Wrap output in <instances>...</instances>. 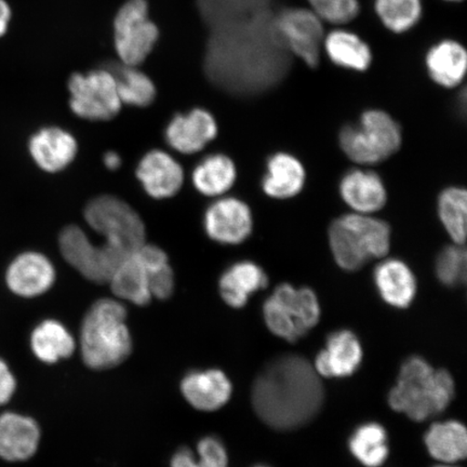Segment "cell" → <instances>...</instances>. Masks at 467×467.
Returning a JSON list of instances; mask_svg holds the SVG:
<instances>
[{"mask_svg": "<svg viewBox=\"0 0 467 467\" xmlns=\"http://www.w3.org/2000/svg\"><path fill=\"white\" fill-rule=\"evenodd\" d=\"M291 56L278 36L272 8L209 28L203 69L219 89L253 97L285 78Z\"/></svg>", "mask_w": 467, "mask_h": 467, "instance_id": "obj_1", "label": "cell"}, {"mask_svg": "<svg viewBox=\"0 0 467 467\" xmlns=\"http://www.w3.org/2000/svg\"><path fill=\"white\" fill-rule=\"evenodd\" d=\"M324 401L318 373L299 355L271 361L255 379L253 405L263 422L278 431H291L311 422Z\"/></svg>", "mask_w": 467, "mask_h": 467, "instance_id": "obj_2", "label": "cell"}, {"mask_svg": "<svg viewBox=\"0 0 467 467\" xmlns=\"http://www.w3.org/2000/svg\"><path fill=\"white\" fill-rule=\"evenodd\" d=\"M121 302L102 299L88 309L81 324L79 346L84 364L92 370L121 365L132 352V337Z\"/></svg>", "mask_w": 467, "mask_h": 467, "instance_id": "obj_3", "label": "cell"}, {"mask_svg": "<svg viewBox=\"0 0 467 467\" xmlns=\"http://www.w3.org/2000/svg\"><path fill=\"white\" fill-rule=\"evenodd\" d=\"M454 396L453 379L446 370H435L418 356L407 359L389 395V406L413 421H425L446 410Z\"/></svg>", "mask_w": 467, "mask_h": 467, "instance_id": "obj_4", "label": "cell"}, {"mask_svg": "<svg viewBox=\"0 0 467 467\" xmlns=\"http://www.w3.org/2000/svg\"><path fill=\"white\" fill-rule=\"evenodd\" d=\"M329 244L337 265L355 272L370 260L388 254L390 229L387 222L369 215H343L330 225Z\"/></svg>", "mask_w": 467, "mask_h": 467, "instance_id": "obj_5", "label": "cell"}, {"mask_svg": "<svg viewBox=\"0 0 467 467\" xmlns=\"http://www.w3.org/2000/svg\"><path fill=\"white\" fill-rule=\"evenodd\" d=\"M338 140L349 160L361 165H375L400 150L402 137L400 127L392 117L371 109L361 115L358 126L344 127Z\"/></svg>", "mask_w": 467, "mask_h": 467, "instance_id": "obj_6", "label": "cell"}, {"mask_svg": "<svg viewBox=\"0 0 467 467\" xmlns=\"http://www.w3.org/2000/svg\"><path fill=\"white\" fill-rule=\"evenodd\" d=\"M263 315L274 335L296 342L318 324L320 306L311 289H296L283 284L265 301Z\"/></svg>", "mask_w": 467, "mask_h": 467, "instance_id": "obj_7", "label": "cell"}, {"mask_svg": "<svg viewBox=\"0 0 467 467\" xmlns=\"http://www.w3.org/2000/svg\"><path fill=\"white\" fill-rule=\"evenodd\" d=\"M85 219L93 231L104 236L105 243L136 253L145 244V226L140 215L124 201L100 196L87 204Z\"/></svg>", "mask_w": 467, "mask_h": 467, "instance_id": "obj_8", "label": "cell"}, {"mask_svg": "<svg viewBox=\"0 0 467 467\" xmlns=\"http://www.w3.org/2000/svg\"><path fill=\"white\" fill-rule=\"evenodd\" d=\"M60 249L63 258L86 279L109 284L120 263L132 254L108 243L93 244L78 226L69 225L61 232Z\"/></svg>", "mask_w": 467, "mask_h": 467, "instance_id": "obj_9", "label": "cell"}, {"mask_svg": "<svg viewBox=\"0 0 467 467\" xmlns=\"http://www.w3.org/2000/svg\"><path fill=\"white\" fill-rule=\"evenodd\" d=\"M115 48L121 63L139 67L153 50L159 28L149 19L145 0H128L114 22Z\"/></svg>", "mask_w": 467, "mask_h": 467, "instance_id": "obj_10", "label": "cell"}, {"mask_svg": "<svg viewBox=\"0 0 467 467\" xmlns=\"http://www.w3.org/2000/svg\"><path fill=\"white\" fill-rule=\"evenodd\" d=\"M73 112L88 120H109L119 113L121 102L114 76L109 68L87 74H74L69 78Z\"/></svg>", "mask_w": 467, "mask_h": 467, "instance_id": "obj_11", "label": "cell"}, {"mask_svg": "<svg viewBox=\"0 0 467 467\" xmlns=\"http://www.w3.org/2000/svg\"><path fill=\"white\" fill-rule=\"evenodd\" d=\"M312 10L287 8L275 13V27L280 40L291 55L300 57L309 67L318 66L324 26Z\"/></svg>", "mask_w": 467, "mask_h": 467, "instance_id": "obj_12", "label": "cell"}, {"mask_svg": "<svg viewBox=\"0 0 467 467\" xmlns=\"http://www.w3.org/2000/svg\"><path fill=\"white\" fill-rule=\"evenodd\" d=\"M204 229L214 242L241 244L253 231V214L247 204L237 198H222L204 214Z\"/></svg>", "mask_w": 467, "mask_h": 467, "instance_id": "obj_13", "label": "cell"}, {"mask_svg": "<svg viewBox=\"0 0 467 467\" xmlns=\"http://www.w3.org/2000/svg\"><path fill=\"white\" fill-rule=\"evenodd\" d=\"M8 287L23 297L42 296L55 284V266L38 253L22 254L11 263L5 274Z\"/></svg>", "mask_w": 467, "mask_h": 467, "instance_id": "obj_14", "label": "cell"}, {"mask_svg": "<svg viewBox=\"0 0 467 467\" xmlns=\"http://www.w3.org/2000/svg\"><path fill=\"white\" fill-rule=\"evenodd\" d=\"M218 126L213 116L202 109L186 115H177L168 125L166 141L179 153L194 154L217 137Z\"/></svg>", "mask_w": 467, "mask_h": 467, "instance_id": "obj_15", "label": "cell"}, {"mask_svg": "<svg viewBox=\"0 0 467 467\" xmlns=\"http://www.w3.org/2000/svg\"><path fill=\"white\" fill-rule=\"evenodd\" d=\"M232 383L224 372L217 369L192 371L181 382V393L186 401L203 412L217 411L231 400Z\"/></svg>", "mask_w": 467, "mask_h": 467, "instance_id": "obj_16", "label": "cell"}, {"mask_svg": "<svg viewBox=\"0 0 467 467\" xmlns=\"http://www.w3.org/2000/svg\"><path fill=\"white\" fill-rule=\"evenodd\" d=\"M137 177L145 192L156 200L177 194L184 181L182 167L162 150H151L143 157L137 169Z\"/></svg>", "mask_w": 467, "mask_h": 467, "instance_id": "obj_17", "label": "cell"}, {"mask_svg": "<svg viewBox=\"0 0 467 467\" xmlns=\"http://www.w3.org/2000/svg\"><path fill=\"white\" fill-rule=\"evenodd\" d=\"M363 349L358 337L348 330L337 331L315 360L314 369L325 378H346L358 369Z\"/></svg>", "mask_w": 467, "mask_h": 467, "instance_id": "obj_18", "label": "cell"}, {"mask_svg": "<svg viewBox=\"0 0 467 467\" xmlns=\"http://www.w3.org/2000/svg\"><path fill=\"white\" fill-rule=\"evenodd\" d=\"M40 429L32 418L14 412L0 416V458L9 462L27 461L37 452Z\"/></svg>", "mask_w": 467, "mask_h": 467, "instance_id": "obj_19", "label": "cell"}, {"mask_svg": "<svg viewBox=\"0 0 467 467\" xmlns=\"http://www.w3.org/2000/svg\"><path fill=\"white\" fill-rule=\"evenodd\" d=\"M78 142L71 133L60 128H45L29 141V153L37 165L47 172L63 171L78 154Z\"/></svg>", "mask_w": 467, "mask_h": 467, "instance_id": "obj_20", "label": "cell"}, {"mask_svg": "<svg viewBox=\"0 0 467 467\" xmlns=\"http://www.w3.org/2000/svg\"><path fill=\"white\" fill-rule=\"evenodd\" d=\"M343 201L358 213L379 212L387 202V190L375 172L352 171L344 175L340 184Z\"/></svg>", "mask_w": 467, "mask_h": 467, "instance_id": "obj_21", "label": "cell"}, {"mask_svg": "<svg viewBox=\"0 0 467 467\" xmlns=\"http://www.w3.org/2000/svg\"><path fill=\"white\" fill-rule=\"evenodd\" d=\"M375 283L382 299L397 308L411 305L417 294V282L406 263L389 259L379 263L375 271Z\"/></svg>", "mask_w": 467, "mask_h": 467, "instance_id": "obj_22", "label": "cell"}, {"mask_svg": "<svg viewBox=\"0 0 467 467\" xmlns=\"http://www.w3.org/2000/svg\"><path fill=\"white\" fill-rule=\"evenodd\" d=\"M268 279L265 271L255 263L238 262L232 265L220 279V294L227 306L242 308L249 296L265 289Z\"/></svg>", "mask_w": 467, "mask_h": 467, "instance_id": "obj_23", "label": "cell"}, {"mask_svg": "<svg viewBox=\"0 0 467 467\" xmlns=\"http://www.w3.org/2000/svg\"><path fill=\"white\" fill-rule=\"evenodd\" d=\"M110 290L120 300L139 306L150 305V274L137 251L122 261L109 282Z\"/></svg>", "mask_w": 467, "mask_h": 467, "instance_id": "obj_24", "label": "cell"}, {"mask_svg": "<svg viewBox=\"0 0 467 467\" xmlns=\"http://www.w3.org/2000/svg\"><path fill=\"white\" fill-rule=\"evenodd\" d=\"M266 168L262 188L270 197L285 200L296 196L305 186V167L294 156L285 153L273 155Z\"/></svg>", "mask_w": 467, "mask_h": 467, "instance_id": "obj_25", "label": "cell"}, {"mask_svg": "<svg viewBox=\"0 0 467 467\" xmlns=\"http://www.w3.org/2000/svg\"><path fill=\"white\" fill-rule=\"evenodd\" d=\"M431 78L438 85L454 88L462 83L467 68L464 47L453 40H445L433 47L426 56Z\"/></svg>", "mask_w": 467, "mask_h": 467, "instance_id": "obj_26", "label": "cell"}, {"mask_svg": "<svg viewBox=\"0 0 467 467\" xmlns=\"http://www.w3.org/2000/svg\"><path fill=\"white\" fill-rule=\"evenodd\" d=\"M31 348L36 358L45 364L71 358L76 341L71 332L55 319L43 321L32 332Z\"/></svg>", "mask_w": 467, "mask_h": 467, "instance_id": "obj_27", "label": "cell"}, {"mask_svg": "<svg viewBox=\"0 0 467 467\" xmlns=\"http://www.w3.org/2000/svg\"><path fill=\"white\" fill-rule=\"evenodd\" d=\"M424 441L431 457L441 462L451 464L466 458V429L458 421L431 425L426 431Z\"/></svg>", "mask_w": 467, "mask_h": 467, "instance_id": "obj_28", "label": "cell"}, {"mask_svg": "<svg viewBox=\"0 0 467 467\" xmlns=\"http://www.w3.org/2000/svg\"><path fill=\"white\" fill-rule=\"evenodd\" d=\"M327 55L338 67L366 71L372 61L371 50L358 35L337 29L324 39Z\"/></svg>", "mask_w": 467, "mask_h": 467, "instance_id": "obj_29", "label": "cell"}, {"mask_svg": "<svg viewBox=\"0 0 467 467\" xmlns=\"http://www.w3.org/2000/svg\"><path fill=\"white\" fill-rule=\"evenodd\" d=\"M236 180V167L229 157L221 154L206 157L192 172V183L202 194L220 196L229 191Z\"/></svg>", "mask_w": 467, "mask_h": 467, "instance_id": "obj_30", "label": "cell"}, {"mask_svg": "<svg viewBox=\"0 0 467 467\" xmlns=\"http://www.w3.org/2000/svg\"><path fill=\"white\" fill-rule=\"evenodd\" d=\"M108 68L114 76L121 104L145 108L153 103L156 88L148 75L124 63L110 64Z\"/></svg>", "mask_w": 467, "mask_h": 467, "instance_id": "obj_31", "label": "cell"}, {"mask_svg": "<svg viewBox=\"0 0 467 467\" xmlns=\"http://www.w3.org/2000/svg\"><path fill=\"white\" fill-rule=\"evenodd\" d=\"M274 0H197L198 11L208 28L273 8Z\"/></svg>", "mask_w": 467, "mask_h": 467, "instance_id": "obj_32", "label": "cell"}, {"mask_svg": "<svg viewBox=\"0 0 467 467\" xmlns=\"http://www.w3.org/2000/svg\"><path fill=\"white\" fill-rule=\"evenodd\" d=\"M349 451L366 467L381 466L389 452L387 431L378 423L359 426L350 437Z\"/></svg>", "mask_w": 467, "mask_h": 467, "instance_id": "obj_33", "label": "cell"}, {"mask_svg": "<svg viewBox=\"0 0 467 467\" xmlns=\"http://www.w3.org/2000/svg\"><path fill=\"white\" fill-rule=\"evenodd\" d=\"M137 253L149 270L151 297L159 300L169 299L174 290V275L165 251L153 244H145Z\"/></svg>", "mask_w": 467, "mask_h": 467, "instance_id": "obj_34", "label": "cell"}, {"mask_svg": "<svg viewBox=\"0 0 467 467\" xmlns=\"http://www.w3.org/2000/svg\"><path fill=\"white\" fill-rule=\"evenodd\" d=\"M466 191L449 188L438 200V213L454 244H464L466 239Z\"/></svg>", "mask_w": 467, "mask_h": 467, "instance_id": "obj_35", "label": "cell"}, {"mask_svg": "<svg viewBox=\"0 0 467 467\" xmlns=\"http://www.w3.org/2000/svg\"><path fill=\"white\" fill-rule=\"evenodd\" d=\"M376 11L385 27L404 33L417 25L422 5L421 0H376Z\"/></svg>", "mask_w": 467, "mask_h": 467, "instance_id": "obj_36", "label": "cell"}, {"mask_svg": "<svg viewBox=\"0 0 467 467\" xmlns=\"http://www.w3.org/2000/svg\"><path fill=\"white\" fill-rule=\"evenodd\" d=\"M171 467H229L226 449L218 438H202L197 445V455L188 448L180 449L171 459Z\"/></svg>", "mask_w": 467, "mask_h": 467, "instance_id": "obj_37", "label": "cell"}, {"mask_svg": "<svg viewBox=\"0 0 467 467\" xmlns=\"http://www.w3.org/2000/svg\"><path fill=\"white\" fill-rule=\"evenodd\" d=\"M462 244L446 247L438 255L436 275L448 287H455L465 282L466 253Z\"/></svg>", "mask_w": 467, "mask_h": 467, "instance_id": "obj_38", "label": "cell"}, {"mask_svg": "<svg viewBox=\"0 0 467 467\" xmlns=\"http://www.w3.org/2000/svg\"><path fill=\"white\" fill-rule=\"evenodd\" d=\"M312 11L320 20L344 25L359 13L358 0H307Z\"/></svg>", "mask_w": 467, "mask_h": 467, "instance_id": "obj_39", "label": "cell"}, {"mask_svg": "<svg viewBox=\"0 0 467 467\" xmlns=\"http://www.w3.org/2000/svg\"><path fill=\"white\" fill-rule=\"evenodd\" d=\"M16 389V378L7 364L0 359V405L7 404Z\"/></svg>", "mask_w": 467, "mask_h": 467, "instance_id": "obj_40", "label": "cell"}, {"mask_svg": "<svg viewBox=\"0 0 467 467\" xmlns=\"http://www.w3.org/2000/svg\"><path fill=\"white\" fill-rule=\"evenodd\" d=\"M11 17H13V11L7 0H0V38L7 34Z\"/></svg>", "mask_w": 467, "mask_h": 467, "instance_id": "obj_41", "label": "cell"}, {"mask_svg": "<svg viewBox=\"0 0 467 467\" xmlns=\"http://www.w3.org/2000/svg\"><path fill=\"white\" fill-rule=\"evenodd\" d=\"M104 163L109 171H116L121 166V159L120 156L115 151H109V153L104 155Z\"/></svg>", "mask_w": 467, "mask_h": 467, "instance_id": "obj_42", "label": "cell"}, {"mask_svg": "<svg viewBox=\"0 0 467 467\" xmlns=\"http://www.w3.org/2000/svg\"><path fill=\"white\" fill-rule=\"evenodd\" d=\"M448 2H462V0H448Z\"/></svg>", "mask_w": 467, "mask_h": 467, "instance_id": "obj_43", "label": "cell"}, {"mask_svg": "<svg viewBox=\"0 0 467 467\" xmlns=\"http://www.w3.org/2000/svg\"><path fill=\"white\" fill-rule=\"evenodd\" d=\"M436 467H454V466H449V465H441V466H436Z\"/></svg>", "mask_w": 467, "mask_h": 467, "instance_id": "obj_44", "label": "cell"}, {"mask_svg": "<svg viewBox=\"0 0 467 467\" xmlns=\"http://www.w3.org/2000/svg\"><path fill=\"white\" fill-rule=\"evenodd\" d=\"M256 467H267V466H256Z\"/></svg>", "mask_w": 467, "mask_h": 467, "instance_id": "obj_45", "label": "cell"}]
</instances>
